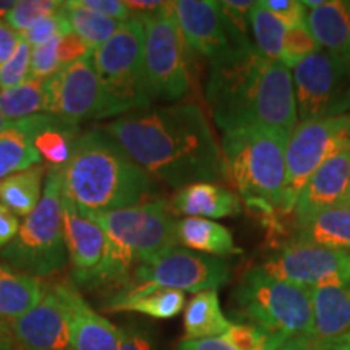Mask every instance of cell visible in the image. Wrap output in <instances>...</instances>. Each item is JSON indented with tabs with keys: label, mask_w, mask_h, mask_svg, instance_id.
Returning <instances> with one entry per match:
<instances>
[{
	"label": "cell",
	"mask_w": 350,
	"mask_h": 350,
	"mask_svg": "<svg viewBox=\"0 0 350 350\" xmlns=\"http://www.w3.org/2000/svg\"><path fill=\"white\" fill-rule=\"evenodd\" d=\"M261 268L275 278L308 288L340 286L350 282V252L287 242L271 253Z\"/></svg>",
	"instance_id": "14"
},
{
	"label": "cell",
	"mask_w": 350,
	"mask_h": 350,
	"mask_svg": "<svg viewBox=\"0 0 350 350\" xmlns=\"http://www.w3.org/2000/svg\"><path fill=\"white\" fill-rule=\"evenodd\" d=\"M78 126L70 125L59 117L47 113V119L34 137L41 159L49 163L52 167H64L72 154L73 143L78 137Z\"/></svg>",
	"instance_id": "30"
},
{
	"label": "cell",
	"mask_w": 350,
	"mask_h": 350,
	"mask_svg": "<svg viewBox=\"0 0 350 350\" xmlns=\"http://www.w3.org/2000/svg\"><path fill=\"white\" fill-rule=\"evenodd\" d=\"M12 334L23 350H72L70 327L54 291L10 325Z\"/></svg>",
	"instance_id": "16"
},
{
	"label": "cell",
	"mask_w": 350,
	"mask_h": 350,
	"mask_svg": "<svg viewBox=\"0 0 350 350\" xmlns=\"http://www.w3.org/2000/svg\"><path fill=\"white\" fill-rule=\"evenodd\" d=\"M62 193L83 216L156 200V180L100 129L80 133L62 167Z\"/></svg>",
	"instance_id": "3"
},
{
	"label": "cell",
	"mask_w": 350,
	"mask_h": 350,
	"mask_svg": "<svg viewBox=\"0 0 350 350\" xmlns=\"http://www.w3.org/2000/svg\"><path fill=\"white\" fill-rule=\"evenodd\" d=\"M0 260L33 278L62 273L68 262L62 221V167H49L36 209L25 217L18 234L0 250Z\"/></svg>",
	"instance_id": "7"
},
{
	"label": "cell",
	"mask_w": 350,
	"mask_h": 350,
	"mask_svg": "<svg viewBox=\"0 0 350 350\" xmlns=\"http://www.w3.org/2000/svg\"><path fill=\"white\" fill-rule=\"evenodd\" d=\"M10 125H12L10 122H8V120L5 119V117L2 116V112H0V133H2V131H5Z\"/></svg>",
	"instance_id": "53"
},
{
	"label": "cell",
	"mask_w": 350,
	"mask_h": 350,
	"mask_svg": "<svg viewBox=\"0 0 350 350\" xmlns=\"http://www.w3.org/2000/svg\"><path fill=\"white\" fill-rule=\"evenodd\" d=\"M60 38L62 36H57L51 41L41 44V46L33 47L29 78H33V80H47L62 68L59 57H57V46H59Z\"/></svg>",
	"instance_id": "40"
},
{
	"label": "cell",
	"mask_w": 350,
	"mask_h": 350,
	"mask_svg": "<svg viewBox=\"0 0 350 350\" xmlns=\"http://www.w3.org/2000/svg\"><path fill=\"white\" fill-rule=\"evenodd\" d=\"M0 350H13L12 342H10V336H8L5 327H2V326H0Z\"/></svg>",
	"instance_id": "51"
},
{
	"label": "cell",
	"mask_w": 350,
	"mask_h": 350,
	"mask_svg": "<svg viewBox=\"0 0 350 350\" xmlns=\"http://www.w3.org/2000/svg\"><path fill=\"white\" fill-rule=\"evenodd\" d=\"M288 137L291 133L284 130L258 125L226 131L221 138L230 183L273 227H279L275 217L286 187Z\"/></svg>",
	"instance_id": "5"
},
{
	"label": "cell",
	"mask_w": 350,
	"mask_h": 350,
	"mask_svg": "<svg viewBox=\"0 0 350 350\" xmlns=\"http://www.w3.org/2000/svg\"><path fill=\"white\" fill-rule=\"evenodd\" d=\"M288 242L350 252V203L294 222V235Z\"/></svg>",
	"instance_id": "24"
},
{
	"label": "cell",
	"mask_w": 350,
	"mask_h": 350,
	"mask_svg": "<svg viewBox=\"0 0 350 350\" xmlns=\"http://www.w3.org/2000/svg\"><path fill=\"white\" fill-rule=\"evenodd\" d=\"M70 3L75 7L86 8V10L99 13V15L106 16V18L124 21L131 18V12L129 10L125 2H120V0H70Z\"/></svg>",
	"instance_id": "42"
},
{
	"label": "cell",
	"mask_w": 350,
	"mask_h": 350,
	"mask_svg": "<svg viewBox=\"0 0 350 350\" xmlns=\"http://www.w3.org/2000/svg\"><path fill=\"white\" fill-rule=\"evenodd\" d=\"M261 3L287 28L306 25V8L299 0H262Z\"/></svg>",
	"instance_id": "41"
},
{
	"label": "cell",
	"mask_w": 350,
	"mask_h": 350,
	"mask_svg": "<svg viewBox=\"0 0 350 350\" xmlns=\"http://www.w3.org/2000/svg\"><path fill=\"white\" fill-rule=\"evenodd\" d=\"M177 350H237L224 336L204 339H182Z\"/></svg>",
	"instance_id": "46"
},
{
	"label": "cell",
	"mask_w": 350,
	"mask_h": 350,
	"mask_svg": "<svg viewBox=\"0 0 350 350\" xmlns=\"http://www.w3.org/2000/svg\"><path fill=\"white\" fill-rule=\"evenodd\" d=\"M232 306L250 325L287 339L312 336V288L275 278L261 266H253L243 274L234 291Z\"/></svg>",
	"instance_id": "6"
},
{
	"label": "cell",
	"mask_w": 350,
	"mask_h": 350,
	"mask_svg": "<svg viewBox=\"0 0 350 350\" xmlns=\"http://www.w3.org/2000/svg\"><path fill=\"white\" fill-rule=\"evenodd\" d=\"M206 99L224 133L258 125L292 133L299 124L291 68L266 60L255 46H230L209 59Z\"/></svg>",
	"instance_id": "2"
},
{
	"label": "cell",
	"mask_w": 350,
	"mask_h": 350,
	"mask_svg": "<svg viewBox=\"0 0 350 350\" xmlns=\"http://www.w3.org/2000/svg\"><path fill=\"white\" fill-rule=\"evenodd\" d=\"M144 25L137 15L124 21L106 44L94 51L104 93L103 119L151 107L144 80Z\"/></svg>",
	"instance_id": "8"
},
{
	"label": "cell",
	"mask_w": 350,
	"mask_h": 350,
	"mask_svg": "<svg viewBox=\"0 0 350 350\" xmlns=\"http://www.w3.org/2000/svg\"><path fill=\"white\" fill-rule=\"evenodd\" d=\"M312 344L313 350H350V331L345 336H342V338L332 340V342L317 344L312 340Z\"/></svg>",
	"instance_id": "50"
},
{
	"label": "cell",
	"mask_w": 350,
	"mask_h": 350,
	"mask_svg": "<svg viewBox=\"0 0 350 350\" xmlns=\"http://www.w3.org/2000/svg\"><path fill=\"white\" fill-rule=\"evenodd\" d=\"M16 2H12V0H0V20L5 18L7 13L15 7Z\"/></svg>",
	"instance_id": "52"
},
{
	"label": "cell",
	"mask_w": 350,
	"mask_h": 350,
	"mask_svg": "<svg viewBox=\"0 0 350 350\" xmlns=\"http://www.w3.org/2000/svg\"><path fill=\"white\" fill-rule=\"evenodd\" d=\"M250 29L253 46L260 55L271 62H281L284 38L288 28L261 2H255L252 8Z\"/></svg>",
	"instance_id": "32"
},
{
	"label": "cell",
	"mask_w": 350,
	"mask_h": 350,
	"mask_svg": "<svg viewBox=\"0 0 350 350\" xmlns=\"http://www.w3.org/2000/svg\"><path fill=\"white\" fill-rule=\"evenodd\" d=\"M174 12L188 51L213 59L232 46L222 23L219 2L177 0Z\"/></svg>",
	"instance_id": "18"
},
{
	"label": "cell",
	"mask_w": 350,
	"mask_h": 350,
	"mask_svg": "<svg viewBox=\"0 0 350 350\" xmlns=\"http://www.w3.org/2000/svg\"><path fill=\"white\" fill-rule=\"evenodd\" d=\"M222 336L237 350H278L287 340L281 334L250 323H232L229 331Z\"/></svg>",
	"instance_id": "35"
},
{
	"label": "cell",
	"mask_w": 350,
	"mask_h": 350,
	"mask_svg": "<svg viewBox=\"0 0 350 350\" xmlns=\"http://www.w3.org/2000/svg\"><path fill=\"white\" fill-rule=\"evenodd\" d=\"M318 51V42L314 41L306 25L288 28L286 38H284L281 64L286 65L287 68H295L300 62H304L305 59H308Z\"/></svg>",
	"instance_id": "37"
},
{
	"label": "cell",
	"mask_w": 350,
	"mask_h": 350,
	"mask_svg": "<svg viewBox=\"0 0 350 350\" xmlns=\"http://www.w3.org/2000/svg\"><path fill=\"white\" fill-rule=\"evenodd\" d=\"M47 113L70 125L103 119L104 93L94 65V52L65 65L46 80Z\"/></svg>",
	"instance_id": "13"
},
{
	"label": "cell",
	"mask_w": 350,
	"mask_h": 350,
	"mask_svg": "<svg viewBox=\"0 0 350 350\" xmlns=\"http://www.w3.org/2000/svg\"><path fill=\"white\" fill-rule=\"evenodd\" d=\"M47 167L42 164L13 174L0 182V203L18 216H29L41 201L42 178Z\"/></svg>",
	"instance_id": "29"
},
{
	"label": "cell",
	"mask_w": 350,
	"mask_h": 350,
	"mask_svg": "<svg viewBox=\"0 0 350 350\" xmlns=\"http://www.w3.org/2000/svg\"><path fill=\"white\" fill-rule=\"evenodd\" d=\"M31 51L28 41L20 34L18 47L7 64L0 67V90H10L29 80L31 70Z\"/></svg>",
	"instance_id": "38"
},
{
	"label": "cell",
	"mask_w": 350,
	"mask_h": 350,
	"mask_svg": "<svg viewBox=\"0 0 350 350\" xmlns=\"http://www.w3.org/2000/svg\"><path fill=\"white\" fill-rule=\"evenodd\" d=\"M300 122L350 113V54L318 51L292 72Z\"/></svg>",
	"instance_id": "11"
},
{
	"label": "cell",
	"mask_w": 350,
	"mask_h": 350,
	"mask_svg": "<svg viewBox=\"0 0 350 350\" xmlns=\"http://www.w3.org/2000/svg\"><path fill=\"white\" fill-rule=\"evenodd\" d=\"M93 52L90 47L86 46V42L83 41L80 36H77L75 33H67L60 38L59 46H57V57H59L60 67L70 65L77 60H80L81 57H85Z\"/></svg>",
	"instance_id": "43"
},
{
	"label": "cell",
	"mask_w": 350,
	"mask_h": 350,
	"mask_svg": "<svg viewBox=\"0 0 350 350\" xmlns=\"http://www.w3.org/2000/svg\"><path fill=\"white\" fill-rule=\"evenodd\" d=\"M88 217L104 230L107 247L98 268L78 281H72L75 286H126L131 271L177 245V219L170 213L169 203L163 200Z\"/></svg>",
	"instance_id": "4"
},
{
	"label": "cell",
	"mask_w": 350,
	"mask_h": 350,
	"mask_svg": "<svg viewBox=\"0 0 350 350\" xmlns=\"http://www.w3.org/2000/svg\"><path fill=\"white\" fill-rule=\"evenodd\" d=\"M52 291L67 314L72 350H119L120 327L91 308L75 284L59 282Z\"/></svg>",
	"instance_id": "15"
},
{
	"label": "cell",
	"mask_w": 350,
	"mask_h": 350,
	"mask_svg": "<svg viewBox=\"0 0 350 350\" xmlns=\"http://www.w3.org/2000/svg\"><path fill=\"white\" fill-rule=\"evenodd\" d=\"M139 18L144 25V80L151 103L185 98L190 91V73L174 2H164L159 10Z\"/></svg>",
	"instance_id": "9"
},
{
	"label": "cell",
	"mask_w": 350,
	"mask_h": 350,
	"mask_svg": "<svg viewBox=\"0 0 350 350\" xmlns=\"http://www.w3.org/2000/svg\"><path fill=\"white\" fill-rule=\"evenodd\" d=\"M312 305L313 342H332L350 331V282L312 288Z\"/></svg>",
	"instance_id": "22"
},
{
	"label": "cell",
	"mask_w": 350,
	"mask_h": 350,
	"mask_svg": "<svg viewBox=\"0 0 350 350\" xmlns=\"http://www.w3.org/2000/svg\"><path fill=\"white\" fill-rule=\"evenodd\" d=\"M126 7L133 13H137V16L148 15V13H154L164 5V2H142V0H125Z\"/></svg>",
	"instance_id": "48"
},
{
	"label": "cell",
	"mask_w": 350,
	"mask_h": 350,
	"mask_svg": "<svg viewBox=\"0 0 350 350\" xmlns=\"http://www.w3.org/2000/svg\"><path fill=\"white\" fill-rule=\"evenodd\" d=\"M177 245L203 255L224 258L240 255L230 230L219 222L200 217H183L175 224Z\"/></svg>",
	"instance_id": "27"
},
{
	"label": "cell",
	"mask_w": 350,
	"mask_h": 350,
	"mask_svg": "<svg viewBox=\"0 0 350 350\" xmlns=\"http://www.w3.org/2000/svg\"><path fill=\"white\" fill-rule=\"evenodd\" d=\"M306 28L325 51L350 54V2L326 0L306 13Z\"/></svg>",
	"instance_id": "25"
},
{
	"label": "cell",
	"mask_w": 350,
	"mask_h": 350,
	"mask_svg": "<svg viewBox=\"0 0 350 350\" xmlns=\"http://www.w3.org/2000/svg\"><path fill=\"white\" fill-rule=\"evenodd\" d=\"M350 203V148L331 157L301 188L295 201L294 222L326 209Z\"/></svg>",
	"instance_id": "17"
},
{
	"label": "cell",
	"mask_w": 350,
	"mask_h": 350,
	"mask_svg": "<svg viewBox=\"0 0 350 350\" xmlns=\"http://www.w3.org/2000/svg\"><path fill=\"white\" fill-rule=\"evenodd\" d=\"M41 281L0 262V326H10L42 300Z\"/></svg>",
	"instance_id": "26"
},
{
	"label": "cell",
	"mask_w": 350,
	"mask_h": 350,
	"mask_svg": "<svg viewBox=\"0 0 350 350\" xmlns=\"http://www.w3.org/2000/svg\"><path fill=\"white\" fill-rule=\"evenodd\" d=\"M47 119V113H36L13 122L0 133V182L33 165L41 164V156L34 148V137Z\"/></svg>",
	"instance_id": "23"
},
{
	"label": "cell",
	"mask_w": 350,
	"mask_h": 350,
	"mask_svg": "<svg viewBox=\"0 0 350 350\" xmlns=\"http://www.w3.org/2000/svg\"><path fill=\"white\" fill-rule=\"evenodd\" d=\"M170 213L185 217L222 219L240 214L239 196L221 183H193L183 187L169 201Z\"/></svg>",
	"instance_id": "21"
},
{
	"label": "cell",
	"mask_w": 350,
	"mask_h": 350,
	"mask_svg": "<svg viewBox=\"0 0 350 350\" xmlns=\"http://www.w3.org/2000/svg\"><path fill=\"white\" fill-rule=\"evenodd\" d=\"M64 5L60 0H21L7 13L5 23L18 34L28 31L38 21L55 15Z\"/></svg>",
	"instance_id": "36"
},
{
	"label": "cell",
	"mask_w": 350,
	"mask_h": 350,
	"mask_svg": "<svg viewBox=\"0 0 350 350\" xmlns=\"http://www.w3.org/2000/svg\"><path fill=\"white\" fill-rule=\"evenodd\" d=\"M119 350H152V339L142 327H120Z\"/></svg>",
	"instance_id": "44"
},
{
	"label": "cell",
	"mask_w": 350,
	"mask_h": 350,
	"mask_svg": "<svg viewBox=\"0 0 350 350\" xmlns=\"http://www.w3.org/2000/svg\"><path fill=\"white\" fill-rule=\"evenodd\" d=\"M278 350H313L312 339L305 338V336H297V338H291L284 342Z\"/></svg>",
	"instance_id": "49"
},
{
	"label": "cell",
	"mask_w": 350,
	"mask_h": 350,
	"mask_svg": "<svg viewBox=\"0 0 350 350\" xmlns=\"http://www.w3.org/2000/svg\"><path fill=\"white\" fill-rule=\"evenodd\" d=\"M350 148V113L299 122L288 137L279 214H292L301 188L326 161Z\"/></svg>",
	"instance_id": "10"
},
{
	"label": "cell",
	"mask_w": 350,
	"mask_h": 350,
	"mask_svg": "<svg viewBox=\"0 0 350 350\" xmlns=\"http://www.w3.org/2000/svg\"><path fill=\"white\" fill-rule=\"evenodd\" d=\"M20 34L12 29L5 23V20H0V67L7 64L15 54L16 47H18Z\"/></svg>",
	"instance_id": "47"
},
{
	"label": "cell",
	"mask_w": 350,
	"mask_h": 350,
	"mask_svg": "<svg viewBox=\"0 0 350 350\" xmlns=\"http://www.w3.org/2000/svg\"><path fill=\"white\" fill-rule=\"evenodd\" d=\"M253 5L255 2H247V0H222L219 2L222 23H224L232 46H253L250 39V12Z\"/></svg>",
	"instance_id": "34"
},
{
	"label": "cell",
	"mask_w": 350,
	"mask_h": 350,
	"mask_svg": "<svg viewBox=\"0 0 350 350\" xmlns=\"http://www.w3.org/2000/svg\"><path fill=\"white\" fill-rule=\"evenodd\" d=\"M0 112L10 124L36 113H47L46 80L29 78L20 86L0 90Z\"/></svg>",
	"instance_id": "31"
},
{
	"label": "cell",
	"mask_w": 350,
	"mask_h": 350,
	"mask_svg": "<svg viewBox=\"0 0 350 350\" xmlns=\"http://www.w3.org/2000/svg\"><path fill=\"white\" fill-rule=\"evenodd\" d=\"M64 237L72 265V281L93 273L103 261L107 239L93 219L83 216L62 193Z\"/></svg>",
	"instance_id": "19"
},
{
	"label": "cell",
	"mask_w": 350,
	"mask_h": 350,
	"mask_svg": "<svg viewBox=\"0 0 350 350\" xmlns=\"http://www.w3.org/2000/svg\"><path fill=\"white\" fill-rule=\"evenodd\" d=\"M18 217L0 203V250L8 247L20 230Z\"/></svg>",
	"instance_id": "45"
},
{
	"label": "cell",
	"mask_w": 350,
	"mask_h": 350,
	"mask_svg": "<svg viewBox=\"0 0 350 350\" xmlns=\"http://www.w3.org/2000/svg\"><path fill=\"white\" fill-rule=\"evenodd\" d=\"M230 281L224 258L203 255L174 245L133 271L131 284H154L178 292L217 291Z\"/></svg>",
	"instance_id": "12"
},
{
	"label": "cell",
	"mask_w": 350,
	"mask_h": 350,
	"mask_svg": "<svg viewBox=\"0 0 350 350\" xmlns=\"http://www.w3.org/2000/svg\"><path fill=\"white\" fill-rule=\"evenodd\" d=\"M232 321L222 313L217 291H206L195 294L185 305L183 312V331L185 339L217 338L226 334Z\"/></svg>",
	"instance_id": "28"
},
{
	"label": "cell",
	"mask_w": 350,
	"mask_h": 350,
	"mask_svg": "<svg viewBox=\"0 0 350 350\" xmlns=\"http://www.w3.org/2000/svg\"><path fill=\"white\" fill-rule=\"evenodd\" d=\"M152 180L172 188L230 183L221 144L193 103L148 107L100 126Z\"/></svg>",
	"instance_id": "1"
},
{
	"label": "cell",
	"mask_w": 350,
	"mask_h": 350,
	"mask_svg": "<svg viewBox=\"0 0 350 350\" xmlns=\"http://www.w3.org/2000/svg\"><path fill=\"white\" fill-rule=\"evenodd\" d=\"M104 308L111 313H142L156 319H172L185 308V294L154 284H126L109 297Z\"/></svg>",
	"instance_id": "20"
},
{
	"label": "cell",
	"mask_w": 350,
	"mask_h": 350,
	"mask_svg": "<svg viewBox=\"0 0 350 350\" xmlns=\"http://www.w3.org/2000/svg\"><path fill=\"white\" fill-rule=\"evenodd\" d=\"M64 10L72 31L80 36L93 52L106 44L122 25L120 21L106 18L86 8L75 7L70 2H64Z\"/></svg>",
	"instance_id": "33"
},
{
	"label": "cell",
	"mask_w": 350,
	"mask_h": 350,
	"mask_svg": "<svg viewBox=\"0 0 350 350\" xmlns=\"http://www.w3.org/2000/svg\"><path fill=\"white\" fill-rule=\"evenodd\" d=\"M72 33V28H70L67 16H65L64 5L60 8L55 15L49 16V18H44L38 21L36 25H33L28 31H25L21 36H23L31 47H38L41 44L51 41L57 36H64V34Z\"/></svg>",
	"instance_id": "39"
}]
</instances>
